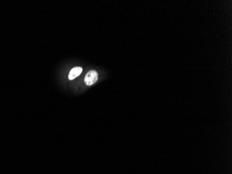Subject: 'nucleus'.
<instances>
[{
	"label": "nucleus",
	"mask_w": 232,
	"mask_h": 174,
	"mask_svg": "<svg viewBox=\"0 0 232 174\" xmlns=\"http://www.w3.org/2000/svg\"><path fill=\"white\" fill-rule=\"evenodd\" d=\"M82 68L81 67H74L73 68L72 70H70V73H69V79L70 80H72L79 76V75L82 72Z\"/></svg>",
	"instance_id": "2"
},
{
	"label": "nucleus",
	"mask_w": 232,
	"mask_h": 174,
	"mask_svg": "<svg viewBox=\"0 0 232 174\" xmlns=\"http://www.w3.org/2000/svg\"><path fill=\"white\" fill-rule=\"evenodd\" d=\"M98 79V74L95 70H91L86 74L84 81L87 86H91L96 82Z\"/></svg>",
	"instance_id": "1"
}]
</instances>
